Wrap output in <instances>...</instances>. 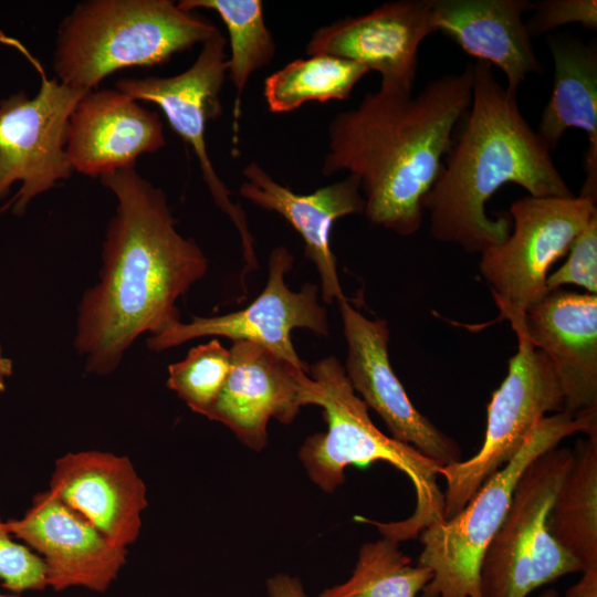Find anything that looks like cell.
I'll list each match as a JSON object with an SVG mask.
<instances>
[{"instance_id":"277c9868","label":"cell","mask_w":597,"mask_h":597,"mask_svg":"<svg viewBox=\"0 0 597 597\" xmlns=\"http://www.w3.org/2000/svg\"><path fill=\"white\" fill-rule=\"evenodd\" d=\"M318 386L316 406L323 409L325 432L305 439L298 458L311 481L332 493L345 482L349 465L365 468L384 461L401 471L416 493L413 512L402 521L380 522L357 516V522L374 525L383 537L395 542L412 540L429 525L444 520L443 492L438 479L442 464L416 448L384 434L371 421L367 405L347 379L344 366L334 357L310 366Z\"/></svg>"},{"instance_id":"f546056e","label":"cell","mask_w":597,"mask_h":597,"mask_svg":"<svg viewBox=\"0 0 597 597\" xmlns=\"http://www.w3.org/2000/svg\"><path fill=\"white\" fill-rule=\"evenodd\" d=\"M532 11L533 15L525 22L531 38L574 23L597 30L596 0H542L533 2Z\"/></svg>"},{"instance_id":"cb8c5ba5","label":"cell","mask_w":597,"mask_h":597,"mask_svg":"<svg viewBox=\"0 0 597 597\" xmlns=\"http://www.w3.org/2000/svg\"><path fill=\"white\" fill-rule=\"evenodd\" d=\"M177 4L181 10L190 12L199 9L212 10L227 28L230 44L227 76L235 90L232 112L233 144L238 145L242 94L252 73L268 65L276 51L272 33L265 24L262 1L181 0Z\"/></svg>"},{"instance_id":"4dcf8cb0","label":"cell","mask_w":597,"mask_h":597,"mask_svg":"<svg viewBox=\"0 0 597 597\" xmlns=\"http://www.w3.org/2000/svg\"><path fill=\"white\" fill-rule=\"evenodd\" d=\"M269 597H310L300 578L287 574H276L266 580Z\"/></svg>"},{"instance_id":"83f0119b","label":"cell","mask_w":597,"mask_h":597,"mask_svg":"<svg viewBox=\"0 0 597 597\" xmlns=\"http://www.w3.org/2000/svg\"><path fill=\"white\" fill-rule=\"evenodd\" d=\"M0 580L13 593L43 590L48 587L42 559L10 533L0 516Z\"/></svg>"},{"instance_id":"9a60e30c","label":"cell","mask_w":597,"mask_h":597,"mask_svg":"<svg viewBox=\"0 0 597 597\" xmlns=\"http://www.w3.org/2000/svg\"><path fill=\"white\" fill-rule=\"evenodd\" d=\"M434 32L432 0L388 1L318 28L305 52L356 62L380 74V88L412 93L419 46Z\"/></svg>"},{"instance_id":"3957f363","label":"cell","mask_w":597,"mask_h":597,"mask_svg":"<svg viewBox=\"0 0 597 597\" xmlns=\"http://www.w3.org/2000/svg\"><path fill=\"white\" fill-rule=\"evenodd\" d=\"M463 118L422 208L434 240L482 253L511 232L509 216L491 219L485 211L503 185L516 184L534 197L575 195L521 113L516 92L503 86L488 63L473 64L472 100Z\"/></svg>"},{"instance_id":"484cf974","label":"cell","mask_w":597,"mask_h":597,"mask_svg":"<svg viewBox=\"0 0 597 597\" xmlns=\"http://www.w3.org/2000/svg\"><path fill=\"white\" fill-rule=\"evenodd\" d=\"M431 578V570L412 565L398 542L383 537L362 545L349 578L318 597H417Z\"/></svg>"},{"instance_id":"ffe728a7","label":"cell","mask_w":597,"mask_h":597,"mask_svg":"<svg viewBox=\"0 0 597 597\" xmlns=\"http://www.w3.org/2000/svg\"><path fill=\"white\" fill-rule=\"evenodd\" d=\"M244 181L239 193L258 207L283 217L302 237L305 255L321 277L323 301L345 300L331 249V230L336 220L364 213L365 201L356 176L300 195L277 182L259 163L250 161L242 170Z\"/></svg>"},{"instance_id":"836d02e7","label":"cell","mask_w":597,"mask_h":597,"mask_svg":"<svg viewBox=\"0 0 597 597\" xmlns=\"http://www.w3.org/2000/svg\"><path fill=\"white\" fill-rule=\"evenodd\" d=\"M537 597H561V595L555 588H548L541 593Z\"/></svg>"},{"instance_id":"d6a6232c","label":"cell","mask_w":597,"mask_h":597,"mask_svg":"<svg viewBox=\"0 0 597 597\" xmlns=\"http://www.w3.org/2000/svg\"><path fill=\"white\" fill-rule=\"evenodd\" d=\"M12 374V362L10 358L4 357L0 346V391L6 388V380Z\"/></svg>"},{"instance_id":"7c38bea8","label":"cell","mask_w":597,"mask_h":597,"mask_svg":"<svg viewBox=\"0 0 597 597\" xmlns=\"http://www.w3.org/2000/svg\"><path fill=\"white\" fill-rule=\"evenodd\" d=\"M294 258L285 247H276L269 258V277L262 293L245 308L219 316H192L188 323L178 322L147 339L154 352L205 336H223L232 342L259 344L310 374V366L296 354L291 332L307 328L327 336V311L320 304L318 285L305 283L298 292L285 284Z\"/></svg>"},{"instance_id":"9c48e42d","label":"cell","mask_w":597,"mask_h":597,"mask_svg":"<svg viewBox=\"0 0 597 597\" xmlns=\"http://www.w3.org/2000/svg\"><path fill=\"white\" fill-rule=\"evenodd\" d=\"M515 334L517 352L510 358L507 375L488 405L480 450L468 460L442 465L439 471L446 481L444 520L461 511L517 453L547 413L564 411L565 398L552 363L523 333Z\"/></svg>"},{"instance_id":"603a6c76","label":"cell","mask_w":597,"mask_h":597,"mask_svg":"<svg viewBox=\"0 0 597 597\" xmlns=\"http://www.w3.org/2000/svg\"><path fill=\"white\" fill-rule=\"evenodd\" d=\"M547 523L553 538L584 568L597 565V438L578 440L572 450Z\"/></svg>"},{"instance_id":"8992f818","label":"cell","mask_w":597,"mask_h":597,"mask_svg":"<svg viewBox=\"0 0 597 597\" xmlns=\"http://www.w3.org/2000/svg\"><path fill=\"white\" fill-rule=\"evenodd\" d=\"M577 432L597 438V413L573 415L564 410L544 417L517 453L461 511L419 534L422 551L418 564L432 573L422 597H481V562L506 515L517 481L538 455Z\"/></svg>"},{"instance_id":"52a82bcc","label":"cell","mask_w":597,"mask_h":597,"mask_svg":"<svg viewBox=\"0 0 597 597\" xmlns=\"http://www.w3.org/2000/svg\"><path fill=\"white\" fill-rule=\"evenodd\" d=\"M570 460L572 449L555 447L538 455L521 475L481 562V597H527L583 570L582 563L553 538L547 523Z\"/></svg>"},{"instance_id":"5b68a950","label":"cell","mask_w":597,"mask_h":597,"mask_svg":"<svg viewBox=\"0 0 597 597\" xmlns=\"http://www.w3.org/2000/svg\"><path fill=\"white\" fill-rule=\"evenodd\" d=\"M218 31L170 0H88L60 24L53 70L61 83L92 92L117 71L163 65Z\"/></svg>"},{"instance_id":"44dd1931","label":"cell","mask_w":597,"mask_h":597,"mask_svg":"<svg viewBox=\"0 0 597 597\" xmlns=\"http://www.w3.org/2000/svg\"><path fill=\"white\" fill-rule=\"evenodd\" d=\"M530 0H432L436 32L441 31L467 54L496 66L506 88L516 92L531 73H541L523 14Z\"/></svg>"},{"instance_id":"4fadbf2b","label":"cell","mask_w":597,"mask_h":597,"mask_svg":"<svg viewBox=\"0 0 597 597\" xmlns=\"http://www.w3.org/2000/svg\"><path fill=\"white\" fill-rule=\"evenodd\" d=\"M338 305L347 343L344 369L355 392L381 418L392 439L416 448L442 465L461 461L459 443L413 406L394 373L387 322L367 318L346 298Z\"/></svg>"},{"instance_id":"30bf717a","label":"cell","mask_w":597,"mask_h":597,"mask_svg":"<svg viewBox=\"0 0 597 597\" xmlns=\"http://www.w3.org/2000/svg\"><path fill=\"white\" fill-rule=\"evenodd\" d=\"M1 39L23 52L41 76L34 97L20 91L0 102V200L20 182L3 210L11 207L21 216L36 196L71 177L73 168L65 149L70 119L88 92L48 77L25 48L3 34Z\"/></svg>"},{"instance_id":"5bb4252c","label":"cell","mask_w":597,"mask_h":597,"mask_svg":"<svg viewBox=\"0 0 597 597\" xmlns=\"http://www.w3.org/2000/svg\"><path fill=\"white\" fill-rule=\"evenodd\" d=\"M230 354L228 378L207 418L260 452L268 443L270 419L293 422L302 407L316 406L318 386L307 371L259 344L233 342Z\"/></svg>"},{"instance_id":"7a4b0ae2","label":"cell","mask_w":597,"mask_h":597,"mask_svg":"<svg viewBox=\"0 0 597 597\" xmlns=\"http://www.w3.org/2000/svg\"><path fill=\"white\" fill-rule=\"evenodd\" d=\"M473 64L430 81L416 96L378 88L328 124L322 174L354 175L375 226L415 234L422 202L439 178L455 127L472 100Z\"/></svg>"},{"instance_id":"ac0fdd59","label":"cell","mask_w":597,"mask_h":597,"mask_svg":"<svg viewBox=\"0 0 597 597\" xmlns=\"http://www.w3.org/2000/svg\"><path fill=\"white\" fill-rule=\"evenodd\" d=\"M49 491L113 544L128 548L140 534L147 486L126 455L102 450L55 460Z\"/></svg>"},{"instance_id":"2e32d148","label":"cell","mask_w":597,"mask_h":597,"mask_svg":"<svg viewBox=\"0 0 597 597\" xmlns=\"http://www.w3.org/2000/svg\"><path fill=\"white\" fill-rule=\"evenodd\" d=\"M7 525L42 559L54 591L80 587L103 594L126 564L128 548L109 542L49 490L36 493L25 513Z\"/></svg>"},{"instance_id":"4316f807","label":"cell","mask_w":597,"mask_h":597,"mask_svg":"<svg viewBox=\"0 0 597 597\" xmlns=\"http://www.w3.org/2000/svg\"><path fill=\"white\" fill-rule=\"evenodd\" d=\"M231 367L230 349L219 339L191 348L169 365L167 387L196 413L207 417L217 401Z\"/></svg>"},{"instance_id":"6da1fadb","label":"cell","mask_w":597,"mask_h":597,"mask_svg":"<svg viewBox=\"0 0 597 597\" xmlns=\"http://www.w3.org/2000/svg\"><path fill=\"white\" fill-rule=\"evenodd\" d=\"M116 198L102 248L100 282L78 305L74 345L85 369L107 375L144 333L180 322L177 300L208 270L193 239L176 228L165 192L135 168L100 177Z\"/></svg>"},{"instance_id":"ba28073f","label":"cell","mask_w":597,"mask_h":597,"mask_svg":"<svg viewBox=\"0 0 597 597\" xmlns=\"http://www.w3.org/2000/svg\"><path fill=\"white\" fill-rule=\"evenodd\" d=\"M510 216L513 231L481 253L479 270L502 317L512 324L547 292L552 265L597 216L596 200L527 195L511 205Z\"/></svg>"},{"instance_id":"e0dca14e","label":"cell","mask_w":597,"mask_h":597,"mask_svg":"<svg viewBox=\"0 0 597 597\" xmlns=\"http://www.w3.org/2000/svg\"><path fill=\"white\" fill-rule=\"evenodd\" d=\"M511 326L552 363L564 410L597 412V294L549 290Z\"/></svg>"},{"instance_id":"e575fe53","label":"cell","mask_w":597,"mask_h":597,"mask_svg":"<svg viewBox=\"0 0 597 597\" xmlns=\"http://www.w3.org/2000/svg\"><path fill=\"white\" fill-rule=\"evenodd\" d=\"M0 597H19V596H17L15 594H1L0 593Z\"/></svg>"},{"instance_id":"d6986e66","label":"cell","mask_w":597,"mask_h":597,"mask_svg":"<svg viewBox=\"0 0 597 597\" xmlns=\"http://www.w3.org/2000/svg\"><path fill=\"white\" fill-rule=\"evenodd\" d=\"M166 146L157 112L118 90L86 93L69 125L66 155L77 172L102 177L135 168L138 157Z\"/></svg>"},{"instance_id":"7402d4cb","label":"cell","mask_w":597,"mask_h":597,"mask_svg":"<svg viewBox=\"0 0 597 597\" xmlns=\"http://www.w3.org/2000/svg\"><path fill=\"white\" fill-rule=\"evenodd\" d=\"M547 43L554 62V82L536 133L552 151L567 129L579 128L588 136L586 155L597 156L596 44L555 35Z\"/></svg>"},{"instance_id":"1f68e13d","label":"cell","mask_w":597,"mask_h":597,"mask_svg":"<svg viewBox=\"0 0 597 597\" xmlns=\"http://www.w3.org/2000/svg\"><path fill=\"white\" fill-rule=\"evenodd\" d=\"M582 577L566 591V597H597V565L585 567Z\"/></svg>"},{"instance_id":"8fae6325","label":"cell","mask_w":597,"mask_h":597,"mask_svg":"<svg viewBox=\"0 0 597 597\" xmlns=\"http://www.w3.org/2000/svg\"><path fill=\"white\" fill-rule=\"evenodd\" d=\"M226 48L227 39L219 30L202 43L196 61L182 73L168 77L123 78L116 82V90L137 102L156 104L171 129L192 148L216 205L228 214L240 234L248 271L256 268L258 262L247 216L230 199L205 139L207 122L222 114L220 93L227 77Z\"/></svg>"},{"instance_id":"d4e9b609","label":"cell","mask_w":597,"mask_h":597,"mask_svg":"<svg viewBox=\"0 0 597 597\" xmlns=\"http://www.w3.org/2000/svg\"><path fill=\"white\" fill-rule=\"evenodd\" d=\"M369 71L329 55L296 59L265 78L264 98L272 113H290L308 102L345 101Z\"/></svg>"},{"instance_id":"f1b7e54d","label":"cell","mask_w":597,"mask_h":597,"mask_svg":"<svg viewBox=\"0 0 597 597\" xmlns=\"http://www.w3.org/2000/svg\"><path fill=\"white\" fill-rule=\"evenodd\" d=\"M566 262L548 274L546 289L576 285L589 294H597V216L573 241Z\"/></svg>"}]
</instances>
